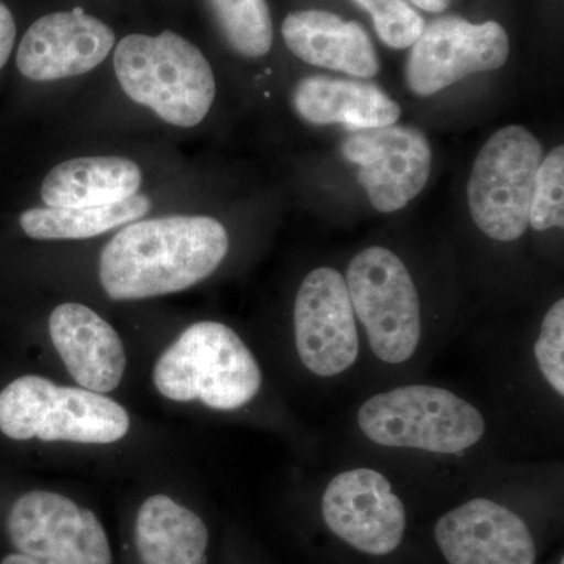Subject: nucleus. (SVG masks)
Instances as JSON below:
<instances>
[{
  "instance_id": "nucleus-1",
  "label": "nucleus",
  "mask_w": 564,
  "mask_h": 564,
  "mask_svg": "<svg viewBox=\"0 0 564 564\" xmlns=\"http://www.w3.org/2000/svg\"><path fill=\"white\" fill-rule=\"evenodd\" d=\"M229 234L209 215H165L122 226L99 258L104 292L117 302L187 291L225 261Z\"/></svg>"
},
{
  "instance_id": "nucleus-2",
  "label": "nucleus",
  "mask_w": 564,
  "mask_h": 564,
  "mask_svg": "<svg viewBox=\"0 0 564 564\" xmlns=\"http://www.w3.org/2000/svg\"><path fill=\"white\" fill-rule=\"evenodd\" d=\"M359 436L373 447L463 458L484 447L489 425L474 402L444 386L410 383L373 393L355 414Z\"/></svg>"
},
{
  "instance_id": "nucleus-3",
  "label": "nucleus",
  "mask_w": 564,
  "mask_h": 564,
  "mask_svg": "<svg viewBox=\"0 0 564 564\" xmlns=\"http://www.w3.org/2000/svg\"><path fill=\"white\" fill-rule=\"evenodd\" d=\"M118 84L132 102L174 128L202 124L214 106L217 82L202 50L180 33H132L115 47Z\"/></svg>"
},
{
  "instance_id": "nucleus-4",
  "label": "nucleus",
  "mask_w": 564,
  "mask_h": 564,
  "mask_svg": "<svg viewBox=\"0 0 564 564\" xmlns=\"http://www.w3.org/2000/svg\"><path fill=\"white\" fill-rule=\"evenodd\" d=\"M155 388L173 402H202L217 411H236L250 404L262 388V372L231 326L198 322L158 359Z\"/></svg>"
},
{
  "instance_id": "nucleus-5",
  "label": "nucleus",
  "mask_w": 564,
  "mask_h": 564,
  "mask_svg": "<svg viewBox=\"0 0 564 564\" xmlns=\"http://www.w3.org/2000/svg\"><path fill=\"white\" fill-rule=\"evenodd\" d=\"M373 361L403 369L423 352L421 296L406 263L386 247L359 251L344 274Z\"/></svg>"
},
{
  "instance_id": "nucleus-6",
  "label": "nucleus",
  "mask_w": 564,
  "mask_h": 564,
  "mask_svg": "<svg viewBox=\"0 0 564 564\" xmlns=\"http://www.w3.org/2000/svg\"><path fill=\"white\" fill-rule=\"evenodd\" d=\"M129 426L128 411L104 393L36 375L18 378L0 392V432L10 440L113 444Z\"/></svg>"
},
{
  "instance_id": "nucleus-7",
  "label": "nucleus",
  "mask_w": 564,
  "mask_h": 564,
  "mask_svg": "<svg viewBox=\"0 0 564 564\" xmlns=\"http://www.w3.org/2000/svg\"><path fill=\"white\" fill-rule=\"evenodd\" d=\"M543 159V144L518 124L494 133L478 152L467 184V203L475 225L489 239L510 243L524 236L534 177Z\"/></svg>"
},
{
  "instance_id": "nucleus-8",
  "label": "nucleus",
  "mask_w": 564,
  "mask_h": 564,
  "mask_svg": "<svg viewBox=\"0 0 564 564\" xmlns=\"http://www.w3.org/2000/svg\"><path fill=\"white\" fill-rule=\"evenodd\" d=\"M300 362L318 380L345 377L359 364L362 334L339 270L318 267L303 278L293 303Z\"/></svg>"
},
{
  "instance_id": "nucleus-9",
  "label": "nucleus",
  "mask_w": 564,
  "mask_h": 564,
  "mask_svg": "<svg viewBox=\"0 0 564 564\" xmlns=\"http://www.w3.org/2000/svg\"><path fill=\"white\" fill-rule=\"evenodd\" d=\"M326 529L364 555H391L402 545L408 511L388 475L370 466L334 474L321 496Z\"/></svg>"
},
{
  "instance_id": "nucleus-10",
  "label": "nucleus",
  "mask_w": 564,
  "mask_h": 564,
  "mask_svg": "<svg viewBox=\"0 0 564 564\" xmlns=\"http://www.w3.org/2000/svg\"><path fill=\"white\" fill-rule=\"evenodd\" d=\"M508 55L510 39L499 22L437 18L411 46L404 80L414 95L433 96L470 74L502 68Z\"/></svg>"
},
{
  "instance_id": "nucleus-11",
  "label": "nucleus",
  "mask_w": 564,
  "mask_h": 564,
  "mask_svg": "<svg viewBox=\"0 0 564 564\" xmlns=\"http://www.w3.org/2000/svg\"><path fill=\"white\" fill-rule=\"evenodd\" d=\"M7 529L14 547L32 558L111 564L109 538L99 519L62 494H24L11 507Z\"/></svg>"
},
{
  "instance_id": "nucleus-12",
  "label": "nucleus",
  "mask_w": 564,
  "mask_h": 564,
  "mask_svg": "<svg viewBox=\"0 0 564 564\" xmlns=\"http://www.w3.org/2000/svg\"><path fill=\"white\" fill-rule=\"evenodd\" d=\"M343 155L358 166L359 184L378 212L392 214L425 188L432 174V144L411 126H386L351 132Z\"/></svg>"
},
{
  "instance_id": "nucleus-13",
  "label": "nucleus",
  "mask_w": 564,
  "mask_h": 564,
  "mask_svg": "<svg viewBox=\"0 0 564 564\" xmlns=\"http://www.w3.org/2000/svg\"><path fill=\"white\" fill-rule=\"evenodd\" d=\"M434 541L448 564H536L532 529L513 508L474 497L437 519Z\"/></svg>"
},
{
  "instance_id": "nucleus-14",
  "label": "nucleus",
  "mask_w": 564,
  "mask_h": 564,
  "mask_svg": "<svg viewBox=\"0 0 564 564\" xmlns=\"http://www.w3.org/2000/svg\"><path fill=\"white\" fill-rule=\"evenodd\" d=\"M117 36L106 22L84 10L55 11L33 22L17 52L25 79L54 82L84 76L115 50Z\"/></svg>"
},
{
  "instance_id": "nucleus-15",
  "label": "nucleus",
  "mask_w": 564,
  "mask_h": 564,
  "mask_svg": "<svg viewBox=\"0 0 564 564\" xmlns=\"http://www.w3.org/2000/svg\"><path fill=\"white\" fill-rule=\"evenodd\" d=\"M50 333L70 377L88 391L106 393L120 386L126 351L120 334L91 307L62 303L52 311Z\"/></svg>"
},
{
  "instance_id": "nucleus-16",
  "label": "nucleus",
  "mask_w": 564,
  "mask_h": 564,
  "mask_svg": "<svg viewBox=\"0 0 564 564\" xmlns=\"http://www.w3.org/2000/svg\"><path fill=\"white\" fill-rule=\"evenodd\" d=\"M285 46L307 65L356 79L380 73V57L361 25L323 10L295 11L281 25Z\"/></svg>"
},
{
  "instance_id": "nucleus-17",
  "label": "nucleus",
  "mask_w": 564,
  "mask_h": 564,
  "mask_svg": "<svg viewBox=\"0 0 564 564\" xmlns=\"http://www.w3.org/2000/svg\"><path fill=\"white\" fill-rule=\"evenodd\" d=\"M293 109L311 124H339L350 132L395 124L402 109L377 84L328 76L304 77L293 88Z\"/></svg>"
},
{
  "instance_id": "nucleus-18",
  "label": "nucleus",
  "mask_w": 564,
  "mask_h": 564,
  "mask_svg": "<svg viewBox=\"0 0 564 564\" xmlns=\"http://www.w3.org/2000/svg\"><path fill=\"white\" fill-rule=\"evenodd\" d=\"M143 172L121 155H84L57 163L41 182L44 207L77 209L122 202L139 195Z\"/></svg>"
},
{
  "instance_id": "nucleus-19",
  "label": "nucleus",
  "mask_w": 564,
  "mask_h": 564,
  "mask_svg": "<svg viewBox=\"0 0 564 564\" xmlns=\"http://www.w3.org/2000/svg\"><path fill=\"white\" fill-rule=\"evenodd\" d=\"M135 541L143 564H204L209 530L184 505L155 494L140 507Z\"/></svg>"
},
{
  "instance_id": "nucleus-20",
  "label": "nucleus",
  "mask_w": 564,
  "mask_h": 564,
  "mask_svg": "<svg viewBox=\"0 0 564 564\" xmlns=\"http://www.w3.org/2000/svg\"><path fill=\"white\" fill-rule=\"evenodd\" d=\"M151 207L150 196L140 193L102 206L77 209L32 207L22 212L20 225L25 236L33 240H85L141 220L150 214Z\"/></svg>"
},
{
  "instance_id": "nucleus-21",
  "label": "nucleus",
  "mask_w": 564,
  "mask_h": 564,
  "mask_svg": "<svg viewBox=\"0 0 564 564\" xmlns=\"http://www.w3.org/2000/svg\"><path fill=\"white\" fill-rule=\"evenodd\" d=\"M223 35L237 54L261 58L273 46V21L267 0H209Z\"/></svg>"
},
{
  "instance_id": "nucleus-22",
  "label": "nucleus",
  "mask_w": 564,
  "mask_h": 564,
  "mask_svg": "<svg viewBox=\"0 0 564 564\" xmlns=\"http://www.w3.org/2000/svg\"><path fill=\"white\" fill-rule=\"evenodd\" d=\"M534 373L549 393L564 399V300L558 299L545 311L532 345Z\"/></svg>"
},
{
  "instance_id": "nucleus-23",
  "label": "nucleus",
  "mask_w": 564,
  "mask_h": 564,
  "mask_svg": "<svg viewBox=\"0 0 564 564\" xmlns=\"http://www.w3.org/2000/svg\"><path fill=\"white\" fill-rule=\"evenodd\" d=\"M529 226L545 232L564 226V148L562 144L544 155L530 206Z\"/></svg>"
},
{
  "instance_id": "nucleus-24",
  "label": "nucleus",
  "mask_w": 564,
  "mask_h": 564,
  "mask_svg": "<svg viewBox=\"0 0 564 564\" xmlns=\"http://www.w3.org/2000/svg\"><path fill=\"white\" fill-rule=\"evenodd\" d=\"M372 17L375 31L386 46L408 50L421 36L425 20L406 0H355Z\"/></svg>"
},
{
  "instance_id": "nucleus-25",
  "label": "nucleus",
  "mask_w": 564,
  "mask_h": 564,
  "mask_svg": "<svg viewBox=\"0 0 564 564\" xmlns=\"http://www.w3.org/2000/svg\"><path fill=\"white\" fill-rule=\"evenodd\" d=\"M17 41V22L6 3L0 2V69L9 62Z\"/></svg>"
},
{
  "instance_id": "nucleus-26",
  "label": "nucleus",
  "mask_w": 564,
  "mask_h": 564,
  "mask_svg": "<svg viewBox=\"0 0 564 564\" xmlns=\"http://www.w3.org/2000/svg\"><path fill=\"white\" fill-rule=\"evenodd\" d=\"M411 2L419 9L429 11V13H441L451 6V0H411Z\"/></svg>"
},
{
  "instance_id": "nucleus-27",
  "label": "nucleus",
  "mask_w": 564,
  "mask_h": 564,
  "mask_svg": "<svg viewBox=\"0 0 564 564\" xmlns=\"http://www.w3.org/2000/svg\"><path fill=\"white\" fill-rule=\"evenodd\" d=\"M0 564H61V563H52V562H43V560L32 558V556H28L24 554H13L3 558V562Z\"/></svg>"
}]
</instances>
